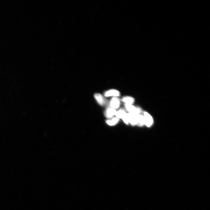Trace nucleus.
<instances>
[{"label": "nucleus", "mask_w": 210, "mask_h": 210, "mask_svg": "<svg viewBox=\"0 0 210 210\" xmlns=\"http://www.w3.org/2000/svg\"><path fill=\"white\" fill-rule=\"evenodd\" d=\"M125 107L126 109L129 111V113H135V112H136L137 108L133 106V104H125Z\"/></svg>", "instance_id": "6e6552de"}, {"label": "nucleus", "mask_w": 210, "mask_h": 210, "mask_svg": "<svg viewBox=\"0 0 210 210\" xmlns=\"http://www.w3.org/2000/svg\"><path fill=\"white\" fill-rule=\"evenodd\" d=\"M117 112L116 110L112 108H108L105 110V116L107 118L111 119L113 118V117L115 115Z\"/></svg>", "instance_id": "423d86ee"}, {"label": "nucleus", "mask_w": 210, "mask_h": 210, "mask_svg": "<svg viewBox=\"0 0 210 210\" xmlns=\"http://www.w3.org/2000/svg\"><path fill=\"white\" fill-rule=\"evenodd\" d=\"M120 95V92L118 90L114 89H110V90L107 91L104 93L105 97H117L119 96Z\"/></svg>", "instance_id": "7ed1b4c3"}, {"label": "nucleus", "mask_w": 210, "mask_h": 210, "mask_svg": "<svg viewBox=\"0 0 210 210\" xmlns=\"http://www.w3.org/2000/svg\"><path fill=\"white\" fill-rule=\"evenodd\" d=\"M139 125L143 126L145 125V119L143 115H141L139 114L138 116V123Z\"/></svg>", "instance_id": "9b49d317"}, {"label": "nucleus", "mask_w": 210, "mask_h": 210, "mask_svg": "<svg viewBox=\"0 0 210 210\" xmlns=\"http://www.w3.org/2000/svg\"><path fill=\"white\" fill-rule=\"evenodd\" d=\"M95 98L98 104L101 105H105L106 103V100L105 98L101 94L96 93L94 95Z\"/></svg>", "instance_id": "20e7f679"}, {"label": "nucleus", "mask_w": 210, "mask_h": 210, "mask_svg": "<svg viewBox=\"0 0 210 210\" xmlns=\"http://www.w3.org/2000/svg\"><path fill=\"white\" fill-rule=\"evenodd\" d=\"M126 114L125 110L123 109H121L119 110L118 111H117L115 115L117 118L120 119H122L123 117Z\"/></svg>", "instance_id": "9d476101"}, {"label": "nucleus", "mask_w": 210, "mask_h": 210, "mask_svg": "<svg viewBox=\"0 0 210 210\" xmlns=\"http://www.w3.org/2000/svg\"><path fill=\"white\" fill-rule=\"evenodd\" d=\"M119 121V119L117 117H113L109 120H107L106 122L108 125L111 126L116 125Z\"/></svg>", "instance_id": "0eeeda50"}, {"label": "nucleus", "mask_w": 210, "mask_h": 210, "mask_svg": "<svg viewBox=\"0 0 210 210\" xmlns=\"http://www.w3.org/2000/svg\"><path fill=\"white\" fill-rule=\"evenodd\" d=\"M130 115V123L132 125H136L138 123V116L139 114H137L133 113H129Z\"/></svg>", "instance_id": "39448f33"}, {"label": "nucleus", "mask_w": 210, "mask_h": 210, "mask_svg": "<svg viewBox=\"0 0 210 210\" xmlns=\"http://www.w3.org/2000/svg\"><path fill=\"white\" fill-rule=\"evenodd\" d=\"M145 125L148 127H151L153 124V120L152 116L147 112H144Z\"/></svg>", "instance_id": "f257e3e1"}, {"label": "nucleus", "mask_w": 210, "mask_h": 210, "mask_svg": "<svg viewBox=\"0 0 210 210\" xmlns=\"http://www.w3.org/2000/svg\"><path fill=\"white\" fill-rule=\"evenodd\" d=\"M123 121L126 124H128L130 123V115L129 113H126L122 118Z\"/></svg>", "instance_id": "f8f14e48"}, {"label": "nucleus", "mask_w": 210, "mask_h": 210, "mask_svg": "<svg viewBox=\"0 0 210 210\" xmlns=\"http://www.w3.org/2000/svg\"><path fill=\"white\" fill-rule=\"evenodd\" d=\"M122 101L125 104H133L135 100L132 97H125L123 98Z\"/></svg>", "instance_id": "1a4fd4ad"}, {"label": "nucleus", "mask_w": 210, "mask_h": 210, "mask_svg": "<svg viewBox=\"0 0 210 210\" xmlns=\"http://www.w3.org/2000/svg\"><path fill=\"white\" fill-rule=\"evenodd\" d=\"M120 105V100L117 97H113L110 102V106L111 108L114 109H117L119 108Z\"/></svg>", "instance_id": "f03ea898"}]
</instances>
